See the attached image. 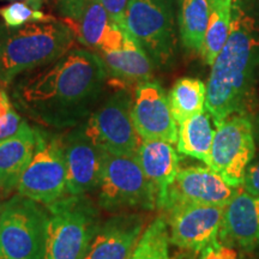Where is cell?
Listing matches in <instances>:
<instances>
[{"mask_svg":"<svg viewBox=\"0 0 259 259\" xmlns=\"http://www.w3.org/2000/svg\"><path fill=\"white\" fill-rule=\"evenodd\" d=\"M132 121L142 141L177 143L178 124L166 92L157 82L137 84L132 103Z\"/></svg>","mask_w":259,"mask_h":259,"instance_id":"4fadbf2b","label":"cell"},{"mask_svg":"<svg viewBox=\"0 0 259 259\" xmlns=\"http://www.w3.org/2000/svg\"><path fill=\"white\" fill-rule=\"evenodd\" d=\"M48 212L41 203L14 194L3 203L0 259H44Z\"/></svg>","mask_w":259,"mask_h":259,"instance_id":"5b68a950","label":"cell"},{"mask_svg":"<svg viewBox=\"0 0 259 259\" xmlns=\"http://www.w3.org/2000/svg\"><path fill=\"white\" fill-rule=\"evenodd\" d=\"M2 206H3V203L0 202V215H2Z\"/></svg>","mask_w":259,"mask_h":259,"instance_id":"4dcf8cb0","label":"cell"},{"mask_svg":"<svg viewBox=\"0 0 259 259\" xmlns=\"http://www.w3.org/2000/svg\"><path fill=\"white\" fill-rule=\"evenodd\" d=\"M210 0H178V24L186 50L200 53L209 23Z\"/></svg>","mask_w":259,"mask_h":259,"instance_id":"44dd1931","label":"cell"},{"mask_svg":"<svg viewBox=\"0 0 259 259\" xmlns=\"http://www.w3.org/2000/svg\"><path fill=\"white\" fill-rule=\"evenodd\" d=\"M241 187L248 193L259 197V160L253 163L251 162L250 166L247 167Z\"/></svg>","mask_w":259,"mask_h":259,"instance_id":"f1b7e54d","label":"cell"},{"mask_svg":"<svg viewBox=\"0 0 259 259\" xmlns=\"http://www.w3.org/2000/svg\"><path fill=\"white\" fill-rule=\"evenodd\" d=\"M114 23L126 30V9L128 0H100Z\"/></svg>","mask_w":259,"mask_h":259,"instance_id":"4316f807","label":"cell"},{"mask_svg":"<svg viewBox=\"0 0 259 259\" xmlns=\"http://www.w3.org/2000/svg\"><path fill=\"white\" fill-rule=\"evenodd\" d=\"M137 158L156 196V208L163 209L168 192L179 173V155L171 143L141 141Z\"/></svg>","mask_w":259,"mask_h":259,"instance_id":"e0dca14e","label":"cell"},{"mask_svg":"<svg viewBox=\"0 0 259 259\" xmlns=\"http://www.w3.org/2000/svg\"><path fill=\"white\" fill-rule=\"evenodd\" d=\"M134 96L126 88L115 92L85 121L87 132L102 150L137 156L141 137L132 121Z\"/></svg>","mask_w":259,"mask_h":259,"instance_id":"30bf717a","label":"cell"},{"mask_svg":"<svg viewBox=\"0 0 259 259\" xmlns=\"http://www.w3.org/2000/svg\"><path fill=\"white\" fill-rule=\"evenodd\" d=\"M17 192L45 205L66 196L63 138L36 128L34 156L19 180Z\"/></svg>","mask_w":259,"mask_h":259,"instance_id":"ba28073f","label":"cell"},{"mask_svg":"<svg viewBox=\"0 0 259 259\" xmlns=\"http://www.w3.org/2000/svg\"><path fill=\"white\" fill-rule=\"evenodd\" d=\"M258 65L259 27L235 0L231 34L206 84L205 109L215 126L232 115H247Z\"/></svg>","mask_w":259,"mask_h":259,"instance_id":"7a4b0ae2","label":"cell"},{"mask_svg":"<svg viewBox=\"0 0 259 259\" xmlns=\"http://www.w3.org/2000/svg\"><path fill=\"white\" fill-rule=\"evenodd\" d=\"M234 3L235 0H210L209 23L199 53L204 63L210 66L231 34Z\"/></svg>","mask_w":259,"mask_h":259,"instance_id":"7402d4cb","label":"cell"},{"mask_svg":"<svg viewBox=\"0 0 259 259\" xmlns=\"http://www.w3.org/2000/svg\"><path fill=\"white\" fill-rule=\"evenodd\" d=\"M139 213H119L101 223L82 259H127L144 232Z\"/></svg>","mask_w":259,"mask_h":259,"instance_id":"9a60e30c","label":"cell"},{"mask_svg":"<svg viewBox=\"0 0 259 259\" xmlns=\"http://www.w3.org/2000/svg\"><path fill=\"white\" fill-rule=\"evenodd\" d=\"M25 120L14 108L9 114L0 118V141L17 135Z\"/></svg>","mask_w":259,"mask_h":259,"instance_id":"484cf974","label":"cell"},{"mask_svg":"<svg viewBox=\"0 0 259 259\" xmlns=\"http://www.w3.org/2000/svg\"><path fill=\"white\" fill-rule=\"evenodd\" d=\"M100 57L105 63L108 77L122 85H137L153 77V60L127 31L119 50L100 53Z\"/></svg>","mask_w":259,"mask_h":259,"instance_id":"d6986e66","label":"cell"},{"mask_svg":"<svg viewBox=\"0 0 259 259\" xmlns=\"http://www.w3.org/2000/svg\"><path fill=\"white\" fill-rule=\"evenodd\" d=\"M46 206L44 259H82L102 223L97 206L85 194H67Z\"/></svg>","mask_w":259,"mask_h":259,"instance_id":"277c9868","label":"cell"},{"mask_svg":"<svg viewBox=\"0 0 259 259\" xmlns=\"http://www.w3.org/2000/svg\"><path fill=\"white\" fill-rule=\"evenodd\" d=\"M107 78L99 53L72 48L53 63L21 77L12 87V102L37 124L74 127L93 113Z\"/></svg>","mask_w":259,"mask_h":259,"instance_id":"6da1fadb","label":"cell"},{"mask_svg":"<svg viewBox=\"0 0 259 259\" xmlns=\"http://www.w3.org/2000/svg\"><path fill=\"white\" fill-rule=\"evenodd\" d=\"M200 259H236V252L220 240L200 252Z\"/></svg>","mask_w":259,"mask_h":259,"instance_id":"83f0119b","label":"cell"},{"mask_svg":"<svg viewBox=\"0 0 259 259\" xmlns=\"http://www.w3.org/2000/svg\"><path fill=\"white\" fill-rule=\"evenodd\" d=\"M164 212L170 244L181 250L202 252L219 241L225 206L176 204Z\"/></svg>","mask_w":259,"mask_h":259,"instance_id":"8fae6325","label":"cell"},{"mask_svg":"<svg viewBox=\"0 0 259 259\" xmlns=\"http://www.w3.org/2000/svg\"><path fill=\"white\" fill-rule=\"evenodd\" d=\"M238 189L229 186L210 167L184 168L170 186L166 205L162 210L176 204L226 206Z\"/></svg>","mask_w":259,"mask_h":259,"instance_id":"5bb4252c","label":"cell"},{"mask_svg":"<svg viewBox=\"0 0 259 259\" xmlns=\"http://www.w3.org/2000/svg\"><path fill=\"white\" fill-rule=\"evenodd\" d=\"M0 2H21V3H25V4L30 6V8L35 9V10H40L42 8V5L45 4V0H0Z\"/></svg>","mask_w":259,"mask_h":259,"instance_id":"f546056e","label":"cell"},{"mask_svg":"<svg viewBox=\"0 0 259 259\" xmlns=\"http://www.w3.org/2000/svg\"><path fill=\"white\" fill-rule=\"evenodd\" d=\"M169 228L166 216H158L144 229L127 259H170Z\"/></svg>","mask_w":259,"mask_h":259,"instance_id":"cb8c5ba5","label":"cell"},{"mask_svg":"<svg viewBox=\"0 0 259 259\" xmlns=\"http://www.w3.org/2000/svg\"><path fill=\"white\" fill-rule=\"evenodd\" d=\"M0 196H2V189H0Z\"/></svg>","mask_w":259,"mask_h":259,"instance_id":"1f68e13d","label":"cell"},{"mask_svg":"<svg viewBox=\"0 0 259 259\" xmlns=\"http://www.w3.org/2000/svg\"><path fill=\"white\" fill-rule=\"evenodd\" d=\"M74 40L69 25L58 19L21 27L0 23V88L59 59L72 50Z\"/></svg>","mask_w":259,"mask_h":259,"instance_id":"3957f363","label":"cell"},{"mask_svg":"<svg viewBox=\"0 0 259 259\" xmlns=\"http://www.w3.org/2000/svg\"><path fill=\"white\" fill-rule=\"evenodd\" d=\"M219 240L227 246L253 250L259 245V197L236 190L225 206Z\"/></svg>","mask_w":259,"mask_h":259,"instance_id":"2e32d148","label":"cell"},{"mask_svg":"<svg viewBox=\"0 0 259 259\" xmlns=\"http://www.w3.org/2000/svg\"><path fill=\"white\" fill-rule=\"evenodd\" d=\"M126 30L157 66H166L177 47L171 0H128Z\"/></svg>","mask_w":259,"mask_h":259,"instance_id":"52a82bcc","label":"cell"},{"mask_svg":"<svg viewBox=\"0 0 259 259\" xmlns=\"http://www.w3.org/2000/svg\"><path fill=\"white\" fill-rule=\"evenodd\" d=\"M0 16L3 22L8 27H21L27 23H36V22H48L57 19L51 15H46L41 10H35L25 3L16 2L9 6L0 9Z\"/></svg>","mask_w":259,"mask_h":259,"instance_id":"d4e9b609","label":"cell"},{"mask_svg":"<svg viewBox=\"0 0 259 259\" xmlns=\"http://www.w3.org/2000/svg\"><path fill=\"white\" fill-rule=\"evenodd\" d=\"M61 138L66 166L67 194L79 196L99 189L105 150L88 135L85 122L74 126Z\"/></svg>","mask_w":259,"mask_h":259,"instance_id":"7c38bea8","label":"cell"},{"mask_svg":"<svg viewBox=\"0 0 259 259\" xmlns=\"http://www.w3.org/2000/svg\"><path fill=\"white\" fill-rule=\"evenodd\" d=\"M99 189V205L108 211L156 208L155 191L145 177L137 156L105 151Z\"/></svg>","mask_w":259,"mask_h":259,"instance_id":"8992f818","label":"cell"},{"mask_svg":"<svg viewBox=\"0 0 259 259\" xmlns=\"http://www.w3.org/2000/svg\"><path fill=\"white\" fill-rule=\"evenodd\" d=\"M254 154L253 124L248 115H232L216 125L210 168L229 186L241 187Z\"/></svg>","mask_w":259,"mask_h":259,"instance_id":"9c48e42d","label":"cell"},{"mask_svg":"<svg viewBox=\"0 0 259 259\" xmlns=\"http://www.w3.org/2000/svg\"><path fill=\"white\" fill-rule=\"evenodd\" d=\"M36 148V128L27 121L17 135L0 141V189L8 197L17 190L19 180L34 156Z\"/></svg>","mask_w":259,"mask_h":259,"instance_id":"ac0fdd59","label":"cell"},{"mask_svg":"<svg viewBox=\"0 0 259 259\" xmlns=\"http://www.w3.org/2000/svg\"><path fill=\"white\" fill-rule=\"evenodd\" d=\"M168 100L171 114L179 125L205 111L206 85L200 79L184 77L170 89Z\"/></svg>","mask_w":259,"mask_h":259,"instance_id":"603a6c76","label":"cell"},{"mask_svg":"<svg viewBox=\"0 0 259 259\" xmlns=\"http://www.w3.org/2000/svg\"><path fill=\"white\" fill-rule=\"evenodd\" d=\"M206 109L178 125L177 149L180 154L197 158L210 167L215 130Z\"/></svg>","mask_w":259,"mask_h":259,"instance_id":"ffe728a7","label":"cell"}]
</instances>
